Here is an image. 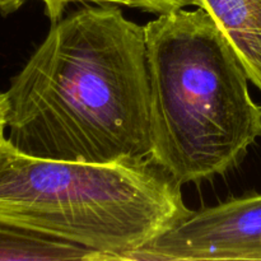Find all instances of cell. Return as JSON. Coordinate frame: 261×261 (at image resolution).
Listing matches in <instances>:
<instances>
[{"mask_svg": "<svg viewBox=\"0 0 261 261\" xmlns=\"http://www.w3.org/2000/svg\"><path fill=\"white\" fill-rule=\"evenodd\" d=\"M239 53L249 78L261 91V0H196Z\"/></svg>", "mask_w": 261, "mask_h": 261, "instance_id": "5", "label": "cell"}, {"mask_svg": "<svg viewBox=\"0 0 261 261\" xmlns=\"http://www.w3.org/2000/svg\"><path fill=\"white\" fill-rule=\"evenodd\" d=\"M25 2L28 0H0V14L4 17L12 14V13L17 12ZM41 2H43L45 4L46 14L50 18L51 23H56L63 18V13L66 5L71 2H93L97 4L114 3V4L126 5V7L138 8L144 12L153 13V8L149 0H41Z\"/></svg>", "mask_w": 261, "mask_h": 261, "instance_id": "7", "label": "cell"}, {"mask_svg": "<svg viewBox=\"0 0 261 261\" xmlns=\"http://www.w3.org/2000/svg\"><path fill=\"white\" fill-rule=\"evenodd\" d=\"M152 4L153 13L155 14H166V13L173 12V10L181 9V8L195 5L196 0H149Z\"/></svg>", "mask_w": 261, "mask_h": 261, "instance_id": "8", "label": "cell"}, {"mask_svg": "<svg viewBox=\"0 0 261 261\" xmlns=\"http://www.w3.org/2000/svg\"><path fill=\"white\" fill-rule=\"evenodd\" d=\"M150 158L178 185L227 172L261 138V106L234 46L203 8L144 25Z\"/></svg>", "mask_w": 261, "mask_h": 261, "instance_id": "2", "label": "cell"}, {"mask_svg": "<svg viewBox=\"0 0 261 261\" xmlns=\"http://www.w3.org/2000/svg\"><path fill=\"white\" fill-rule=\"evenodd\" d=\"M7 115H8V101L4 93H0V143L5 139V129H7Z\"/></svg>", "mask_w": 261, "mask_h": 261, "instance_id": "9", "label": "cell"}, {"mask_svg": "<svg viewBox=\"0 0 261 261\" xmlns=\"http://www.w3.org/2000/svg\"><path fill=\"white\" fill-rule=\"evenodd\" d=\"M178 185L150 157L81 163L31 157L0 143V223L132 260L188 218Z\"/></svg>", "mask_w": 261, "mask_h": 261, "instance_id": "3", "label": "cell"}, {"mask_svg": "<svg viewBox=\"0 0 261 261\" xmlns=\"http://www.w3.org/2000/svg\"><path fill=\"white\" fill-rule=\"evenodd\" d=\"M91 260L102 256L87 247L50 234L0 223V261Z\"/></svg>", "mask_w": 261, "mask_h": 261, "instance_id": "6", "label": "cell"}, {"mask_svg": "<svg viewBox=\"0 0 261 261\" xmlns=\"http://www.w3.org/2000/svg\"><path fill=\"white\" fill-rule=\"evenodd\" d=\"M5 96L7 140L20 153L97 165L150 157L144 25L114 3L53 23Z\"/></svg>", "mask_w": 261, "mask_h": 261, "instance_id": "1", "label": "cell"}, {"mask_svg": "<svg viewBox=\"0 0 261 261\" xmlns=\"http://www.w3.org/2000/svg\"><path fill=\"white\" fill-rule=\"evenodd\" d=\"M132 260H261V194L193 212Z\"/></svg>", "mask_w": 261, "mask_h": 261, "instance_id": "4", "label": "cell"}]
</instances>
